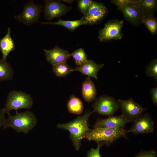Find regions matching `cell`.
Returning <instances> with one entry per match:
<instances>
[{"label":"cell","instance_id":"cell-1","mask_svg":"<svg viewBox=\"0 0 157 157\" xmlns=\"http://www.w3.org/2000/svg\"><path fill=\"white\" fill-rule=\"evenodd\" d=\"M93 110L87 111L82 115H79L72 121L65 123H59L58 128L68 131L69 133V138L71 139L76 150L79 151L81 145V140L90 129L88 127V120Z\"/></svg>","mask_w":157,"mask_h":157},{"label":"cell","instance_id":"cell-2","mask_svg":"<svg viewBox=\"0 0 157 157\" xmlns=\"http://www.w3.org/2000/svg\"><path fill=\"white\" fill-rule=\"evenodd\" d=\"M7 114L8 118L5 119L3 126V130L11 128L17 133L23 132L27 134L37 125V118L30 111L20 113L16 111V114L13 115L10 113Z\"/></svg>","mask_w":157,"mask_h":157},{"label":"cell","instance_id":"cell-3","mask_svg":"<svg viewBox=\"0 0 157 157\" xmlns=\"http://www.w3.org/2000/svg\"><path fill=\"white\" fill-rule=\"evenodd\" d=\"M129 132H131L130 130H126L124 128L90 129L85 134L83 139L94 141L97 144L102 145L105 144L107 147H108L120 138L124 137L128 139L127 134Z\"/></svg>","mask_w":157,"mask_h":157},{"label":"cell","instance_id":"cell-4","mask_svg":"<svg viewBox=\"0 0 157 157\" xmlns=\"http://www.w3.org/2000/svg\"><path fill=\"white\" fill-rule=\"evenodd\" d=\"M33 102L28 94L20 91H11L8 94L5 107L3 109L7 114L13 110L17 111L21 109H30L32 107Z\"/></svg>","mask_w":157,"mask_h":157},{"label":"cell","instance_id":"cell-5","mask_svg":"<svg viewBox=\"0 0 157 157\" xmlns=\"http://www.w3.org/2000/svg\"><path fill=\"white\" fill-rule=\"evenodd\" d=\"M93 101L92 105L93 111L101 115H112L120 108L118 101L106 95L99 96Z\"/></svg>","mask_w":157,"mask_h":157},{"label":"cell","instance_id":"cell-6","mask_svg":"<svg viewBox=\"0 0 157 157\" xmlns=\"http://www.w3.org/2000/svg\"><path fill=\"white\" fill-rule=\"evenodd\" d=\"M123 24V20L115 19L109 21L99 31V39L101 42L121 39L122 37L121 30Z\"/></svg>","mask_w":157,"mask_h":157},{"label":"cell","instance_id":"cell-7","mask_svg":"<svg viewBox=\"0 0 157 157\" xmlns=\"http://www.w3.org/2000/svg\"><path fill=\"white\" fill-rule=\"evenodd\" d=\"M42 6L35 4L33 1L25 4L23 12L19 15L15 16L19 22L30 25L37 22L42 11Z\"/></svg>","mask_w":157,"mask_h":157},{"label":"cell","instance_id":"cell-8","mask_svg":"<svg viewBox=\"0 0 157 157\" xmlns=\"http://www.w3.org/2000/svg\"><path fill=\"white\" fill-rule=\"evenodd\" d=\"M120 108L122 115L126 117L133 122L140 116L146 109L135 102L131 98L122 100L119 99Z\"/></svg>","mask_w":157,"mask_h":157},{"label":"cell","instance_id":"cell-9","mask_svg":"<svg viewBox=\"0 0 157 157\" xmlns=\"http://www.w3.org/2000/svg\"><path fill=\"white\" fill-rule=\"evenodd\" d=\"M133 122L130 130L134 134H153L154 133V122L148 113L142 114Z\"/></svg>","mask_w":157,"mask_h":157},{"label":"cell","instance_id":"cell-10","mask_svg":"<svg viewBox=\"0 0 157 157\" xmlns=\"http://www.w3.org/2000/svg\"><path fill=\"white\" fill-rule=\"evenodd\" d=\"M59 1L46 0L43 11L45 18L51 20L65 14L71 9Z\"/></svg>","mask_w":157,"mask_h":157},{"label":"cell","instance_id":"cell-11","mask_svg":"<svg viewBox=\"0 0 157 157\" xmlns=\"http://www.w3.org/2000/svg\"><path fill=\"white\" fill-rule=\"evenodd\" d=\"M131 122L128 118L122 114L117 116H109L106 119L98 118L92 127L93 129L124 128L126 124Z\"/></svg>","mask_w":157,"mask_h":157},{"label":"cell","instance_id":"cell-12","mask_svg":"<svg viewBox=\"0 0 157 157\" xmlns=\"http://www.w3.org/2000/svg\"><path fill=\"white\" fill-rule=\"evenodd\" d=\"M137 1H132L131 3L118 8L125 19L135 26H138L141 23L143 16L135 4Z\"/></svg>","mask_w":157,"mask_h":157},{"label":"cell","instance_id":"cell-13","mask_svg":"<svg viewBox=\"0 0 157 157\" xmlns=\"http://www.w3.org/2000/svg\"><path fill=\"white\" fill-rule=\"evenodd\" d=\"M46 60L52 65L66 62L71 57L70 53L66 50L62 49L56 46L50 50L44 49Z\"/></svg>","mask_w":157,"mask_h":157},{"label":"cell","instance_id":"cell-14","mask_svg":"<svg viewBox=\"0 0 157 157\" xmlns=\"http://www.w3.org/2000/svg\"><path fill=\"white\" fill-rule=\"evenodd\" d=\"M104 66L103 64H99L92 60H87L81 65L73 69V71H78L90 77L98 80L97 73Z\"/></svg>","mask_w":157,"mask_h":157},{"label":"cell","instance_id":"cell-15","mask_svg":"<svg viewBox=\"0 0 157 157\" xmlns=\"http://www.w3.org/2000/svg\"><path fill=\"white\" fill-rule=\"evenodd\" d=\"M82 93L83 98L87 102L93 101L96 99L97 90L93 82L90 77H86L82 83Z\"/></svg>","mask_w":157,"mask_h":157},{"label":"cell","instance_id":"cell-16","mask_svg":"<svg viewBox=\"0 0 157 157\" xmlns=\"http://www.w3.org/2000/svg\"><path fill=\"white\" fill-rule=\"evenodd\" d=\"M11 30L9 27L6 34L0 39V49L2 55V58L5 60H6L9 53L15 49L14 41L11 36Z\"/></svg>","mask_w":157,"mask_h":157},{"label":"cell","instance_id":"cell-17","mask_svg":"<svg viewBox=\"0 0 157 157\" xmlns=\"http://www.w3.org/2000/svg\"><path fill=\"white\" fill-rule=\"evenodd\" d=\"M135 4L143 16H153L156 10L157 1L156 0H140Z\"/></svg>","mask_w":157,"mask_h":157},{"label":"cell","instance_id":"cell-18","mask_svg":"<svg viewBox=\"0 0 157 157\" xmlns=\"http://www.w3.org/2000/svg\"><path fill=\"white\" fill-rule=\"evenodd\" d=\"M42 24H53L59 25L64 26L71 31H74L76 28L80 26L86 24V23L83 17L81 19L76 20H63L60 19L58 21L54 22H42Z\"/></svg>","mask_w":157,"mask_h":157},{"label":"cell","instance_id":"cell-19","mask_svg":"<svg viewBox=\"0 0 157 157\" xmlns=\"http://www.w3.org/2000/svg\"><path fill=\"white\" fill-rule=\"evenodd\" d=\"M69 112L72 114L80 115L83 112V106L81 101L74 95H71L67 104Z\"/></svg>","mask_w":157,"mask_h":157},{"label":"cell","instance_id":"cell-20","mask_svg":"<svg viewBox=\"0 0 157 157\" xmlns=\"http://www.w3.org/2000/svg\"><path fill=\"white\" fill-rule=\"evenodd\" d=\"M13 70L12 66L6 60L0 59V81L10 79Z\"/></svg>","mask_w":157,"mask_h":157},{"label":"cell","instance_id":"cell-21","mask_svg":"<svg viewBox=\"0 0 157 157\" xmlns=\"http://www.w3.org/2000/svg\"><path fill=\"white\" fill-rule=\"evenodd\" d=\"M52 70L55 75L58 77H65L73 72L66 62L59 63L53 65Z\"/></svg>","mask_w":157,"mask_h":157},{"label":"cell","instance_id":"cell-22","mask_svg":"<svg viewBox=\"0 0 157 157\" xmlns=\"http://www.w3.org/2000/svg\"><path fill=\"white\" fill-rule=\"evenodd\" d=\"M141 23H143L150 33L153 35L157 31V20L153 16H142Z\"/></svg>","mask_w":157,"mask_h":157},{"label":"cell","instance_id":"cell-23","mask_svg":"<svg viewBox=\"0 0 157 157\" xmlns=\"http://www.w3.org/2000/svg\"><path fill=\"white\" fill-rule=\"evenodd\" d=\"M71 56L74 59L75 64L79 66L88 60L87 54L84 50L80 48L70 53Z\"/></svg>","mask_w":157,"mask_h":157},{"label":"cell","instance_id":"cell-24","mask_svg":"<svg viewBox=\"0 0 157 157\" xmlns=\"http://www.w3.org/2000/svg\"><path fill=\"white\" fill-rule=\"evenodd\" d=\"M106 11L105 7L99 10L92 15L84 19L86 24H92L101 20L105 15Z\"/></svg>","mask_w":157,"mask_h":157},{"label":"cell","instance_id":"cell-25","mask_svg":"<svg viewBox=\"0 0 157 157\" xmlns=\"http://www.w3.org/2000/svg\"><path fill=\"white\" fill-rule=\"evenodd\" d=\"M145 72L146 75L153 78L157 82V59H153L146 67Z\"/></svg>","mask_w":157,"mask_h":157},{"label":"cell","instance_id":"cell-26","mask_svg":"<svg viewBox=\"0 0 157 157\" xmlns=\"http://www.w3.org/2000/svg\"><path fill=\"white\" fill-rule=\"evenodd\" d=\"M105 7L103 3L94 1L83 17L84 19L90 17Z\"/></svg>","mask_w":157,"mask_h":157},{"label":"cell","instance_id":"cell-27","mask_svg":"<svg viewBox=\"0 0 157 157\" xmlns=\"http://www.w3.org/2000/svg\"><path fill=\"white\" fill-rule=\"evenodd\" d=\"M94 1L91 0H79L78 1V8L83 15Z\"/></svg>","mask_w":157,"mask_h":157},{"label":"cell","instance_id":"cell-28","mask_svg":"<svg viewBox=\"0 0 157 157\" xmlns=\"http://www.w3.org/2000/svg\"><path fill=\"white\" fill-rule=\"evenodd\" d=\"M156 152L154 150H141L135 157H157Z\"/></svg>","mask_w":157,"mask_h":157},{"label":"cell","instance_id":"cell-29","mask_svg":"<svg viewBox=\"0 0 157 157\" xmlns=\"http://www.w3.org/2000/svg\"><path fill=\"white\" fill-rule=\"evenodd\" d=\"M102 146L101 144H97V148L94 149L92 147L87 152V157H101L99 151L101 147Z\"/></svg>","mask_w":157,"mask_h":157},{"label":"cell","instance_id":"cell-30","mask_svg":"<svg viewBox=\"0 0 157 157\" xmlns=\"http://www.w3.org/2000/svg\"><path fill=\"white\" fill-rule=\"evenodd\" d=\"M150 94L153 103L157 106V87L151 88L150 90Z\"/></svg>","mask_w":157,"mask_h":157},{"label":"cell","instance_id":"cell-31","mask_svg":"<svg viewBox=\"0 0 157 157\" xmlns=\"http://www.w3.org/2000/svg\"><path fill=\"white\" fill-rule=\"evenodd\" d=\"M132 1L130 0H113L112 1V2L117 6L118 8L131 3Z\"/></svg>","mask_w":157,"mask_h":157},{"label":"cell","instance_id":"cell-32","mask_svg":"<svg viewBox=\"0 0 157 157\" xmlns=\"http://www.w3.org/2000/svg\"><path fill=\"white\" fill-rule=\"evenodd\" d=\"M5 114L3 109L0 108V128L3 126L6 119L5 117Z\"/></svg>","mask_w":157,"mask_h":157},{"label":"cell","instance_id":"cell-33","mask_svg":"<svg viewBox=\"0 0 157 157\" xmlns=\"http://www.w3.org/2000/svg\"><path fill=\"white\" fill-rule=\"evenodd\" d=\"M63 1H64V2H68V3H71V2H72L73 1H72V0H63Z\"/></svg>","mask_w":157,"mask_h":157}]
</instances>
